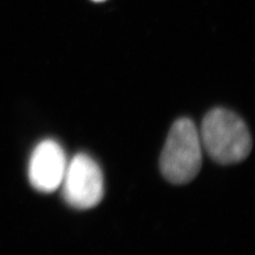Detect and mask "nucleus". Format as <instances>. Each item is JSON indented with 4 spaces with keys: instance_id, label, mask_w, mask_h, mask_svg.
Returning <instances> with one entry per match:
<instances>
[{
    "instance_id": "nucleus-4",
    "label": "nucleus",
    "mask_w": 255,
    "mask_h": 255,
    "mask_svg": "<svg viewBox=\"0 0 255 255\" xmlns=\"http://www.w3.org/2000/svg\"><path fill=\"white\" fill-rule=\"evenodd\" d=\"M67 164L66 154L60 143L54 139H44L35 147L29 161L31 185L45 194L57 190L61 187Z\"/></svg>"
},
{
    "instance_id": "nucleus-1",
    "label": "nucleus",
    "mask_w": 255,
    "mask_h": 255,
    "mask_svg": "<svg viewBox=\"0 0 255 255\" xmlns=\"http://www.w3.org/2000/svg\"><path fill=\"white\" fill-rule=\"evenodd\" d=\"M202 148L221 165L243 162L252 150V138L246 123L234 112L223 108L211 110L199 130Z\"/></svg>"
},
{
    "instance_id": "nucleus-5",
    "label": "nucleus",
    "mask_w": 255,
    "mask_h": 255,
    "mask_svg": "<svg viewBox=\"0 0 255 255\" xmlns=\"http://www.w3.org/2000/svg\"><path fill=\"white\" fill-rule=\"evenodd\" d=\"M87 1L93 3V4H96V5H100V4H105V3L109 2L110 0H87Z\"/></svg>"
},
{
    "instance_id": "nucleus-3",
    "label": "nucleus",
    "mask_w": 255,
    "mask_h": 255,
    "mask_svg": "<svg viewBox=\"0 0 255 255\" xmlns=\"http://www.w3.org/2000/svg\"><path fill=\"white\" fill-rule=\"evenodd\" d=\"M61 186L64 200L77 210L93 209L105 193L100 167L85 153H79L68 162Z\"/></svg>"
},
{
    "instance_id": "nucleus-2",
    "label": "nucleus",
    "mask_w": 255,
    "mask_h": 255,
    "mask_svg": "<svg viewBox=\"0 0 255 255\" xmlns=\"http://www.w3.org/2000/svg\"><path fill=\"white\" fill-rule=\"evenodd\" d=\"M200 134L189 118L175 122L165 141L159 167L164 178L172 184H186L200 172L202 166Z\"/></svg>"
}]
</instances>
